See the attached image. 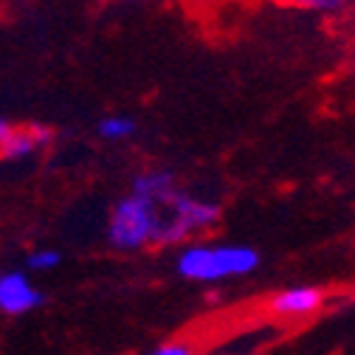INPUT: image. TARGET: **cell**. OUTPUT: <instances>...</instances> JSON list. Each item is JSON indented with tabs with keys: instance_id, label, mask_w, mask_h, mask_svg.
<instances>
[{
	"instance_id": "6da1fadb",
	"label": "cell",
	"mask_w": 355,
	"mask_h": 355,
	"mask_svg": "<svg viewBox=\"0 0 355 355\" xmlns=\"http://www.w3.org/2000/svg\"><path fill=\"white\" fill-rule=\"evenodd\" d=\"M259 265V254L251 245H206L189 243L181 248L175 268L189 282H223L234 277L254 274Z\"/></svg>"
},
{
	"instance_id": "7a4b0ae2",
	"label": "cell",
	"mask_w": 355,
	"mask_h": 355,
	"mask_svg": "<svg viewBox=\"0 0 355 355\" xmlns=\"http://www.w3.org/2000/svg\"><path fill=\"white\" fill-rule=\"evenodd\" d=\"M164 220V209L136 192L119 198L107 217V243L116 251H139L155 245L158 229Z\"/></svg>"
},
{
	"instance_id": "3957f363",
	"label": "cell",
	"mask_w": 355,
	"mask_h": 355,
	"mask_svg": "<svg viewBox=\"0 0 355 355\" xmlns=\"http://www.w3.org/2000/svg\"><path fill=\"white\" fill-rule=\"evenodd\" d=\"M217 223H220V206L214 200H203L181 189L169 206H164V220H161L155 245L187 243L195 234L214 229Z\"/></svg>"
},
{
	"instance_id": "277c9868",
	"label": "cell",
	"mask_w": 355,
	"mask_h": 355,
	"mask_svg": "<svg viewBox=\"0 0 355 355\" xmlns=\"http://www.w3.org/2000/svg\"><path fill=\"white\" fill-rule=\"evenodd\" d=\"M42 304H46V293L31 282V277L26 271H3L0 274V313L26 316Z\"/></svg>"
},
{
	"instance_id": "5b68a950",
	"label": "cell",
	"mask_w": 355,
	"mask_h": 355,
	"mask_svg": "<svg viewBox=\"0 0 355 355\" xmlns=\"http://www.w3.org/2000/svg\"><path fill=\"white\" fill-rule=\"evenodd\" d=\"M324 304V291L313 285H302V288H288L279 291L268 299V310L279 319H302L310 316Z\"/></svg>"
},
{
	"instance_id": "8992f818",
	"label": "cell",
	"mask_w": 355,
	"mask_h": 355,
	"mask_svg": "<svg viewBox=\"0 0 355 355\" xmlns=\"http://www.w3.org/2000/svg\"><path fill=\"white\" fill-rule=\"evenodd\" d=\"M57 139V132L46 124H26V127H15L12 136L6 141H0V158L3 161H23L31 153L49 150Z\"/></svg>"
},
{
	"instance_id": "52a82bcc",
	"label": "cell",
	"mask_w": 355,
	"mask_h": 355,
	"mask_svg": "<svg viewBox=\"0 0 355 355\" xmlns=\"http://www.w3.org/2000/svg\"><path fill=\"white\" fill-rule=\"evenodd\" d=\"M136 195H144L150 200H155L161 209L172 203V198L181 192V184H178V175L172 169H147L141 175L132 178V189Z\"/></svg>"
},
{
	"instance_id": "ba28073f",
	"label": "cell",
	"mask_w": 355,
	"mask_h": 355,
	"mask_svg": "<svg viewBox=\"0 0 355 355\" xmlns=\"http://www.w3.org/2000/svg\"><path fill=\"white\" fill-rule=\"evenodd\" d=\"M96 132L105 139V141H124L136 132V121L130 116H121V113H113V116H105L99 124H96Z\"/></svg>"
},
{
	"instance_id": "9c48e42d",
	"label": "cell",
	"mask_w": 355,
	"mask_h": 355,
	"mask_svg": "<svg viewBox=\"0 0 355 355\" xmlns=\"http://www.w3.org/2000/svg\"><path fill=\"white\" fill-rule=\"evenodd\" d=\"M62 265V254L57 248H34L26 257V268L28 271H54Z\"/></svg>"
},
{
	"instance_id": "30bf717a",
	"label": "cell",
	"mask_w": 355,
	"mask_h": 355,
	"mask_svg": "<svg viewBox=\"0 0 355 355\" xmlns=\"http://www.w3.org/2000/svg\"><path fill=\"white\" fill-rule=\"evenodd\" d=\"M293 3L304 9H316V12H341L349 3H355V0H293Z\"/></svg>"
},
{
	"instance_id": "8fae6325",
	"label": "cell",
	"mask_w": 355,
	"mask_h": 355,
	"mask_svg": "<svg viewBox=\"0 0 355 355\" xmlns=\"http://www.w3.org/2000/svg\"><path fill=\"white\" fill-rule=\"evenodd\" d=\"M150 355H198V349L189 341H164Z\"/></svg>"
},
{
	"instance_id": "7c38bea8",
	"label": "cell",
	"mask_w": 355,
	"mask_h": 355,
	"mask_svg": "<svg viewBox=\"0 0 355 355\" xmlns=\"http://www.w3.org/2000/svg\"><path fill=\"white\" fill-rule=\"evenodd\" d=\"M12 130H15V124H12L9 119L0 116V141H6V139L12 136Z\"/></svg>"
},
{
	"instance_id": "4fadbf2b",
	"label": "cell",
	"mask_w": 355,
	"mask_h": 355,
	"mask_svg": "<svg viewBox=\"0 0 355 355\" xmlns=\"http://www.w3.org/2000/svg\"><path fill=\"white\" fill-rule=\"evenodd\" d=\"M237 355H245V352H237Z\"/></svg>"
}]
</instances>
